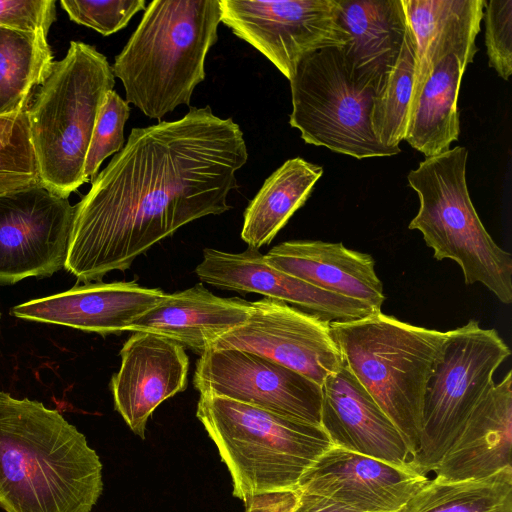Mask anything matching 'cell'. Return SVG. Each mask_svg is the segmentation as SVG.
Instances as JSON below:
<instances>
[{"mask_svg":"<svg viewBox=\"0 0 512 512\" xmlns=\"http://www.w3.org/2000/svg\"><path fill=\"white\" fill-rule=\"evenodd\" d=\"M247 160L240 126L210 106L133 128L74 206L64 268L80 282H99L180 227L228 211Z\"/></svg>","mask_w":512,"mask_h":512,"instance_id":"cell-1","label":"cell"},{"mask_svg":"<svg viewBox=\"0 0 512 512\" xmlns=\"http://www.w3.org/2000/svg\"><path fill=\"white\" fill-rule=\"evenodd\" d=\"M103 466L85 435L57 410L0 391V508L91 512Z\"/></svg>","mask_w":512,"mask_h":512,"instance_id":"cell-2","label":"cell"},{"mask_svg":"<svg viewBox=\"0 0 512 512\" xmlns=\"http://www.w3.org/2000/svg\"><path fill=\"white\" fill-rule=\"evenodd\" d=\"M220 22L219 0L150 2L112 66L125 101L159 122L189 105L206 77V56L218 40Z\"/></svg>","mask_w":512,"mask_h":512,"instance_id":"cell-3","label":"cell"},{"mask_svg":"<svg viewBox=\"0 0 512 512\" xmlns=\"http://www.w3.org/2000/svg\"><path fill=\"white\" fill-rule=\"evenodd\" d=\"M196 416L230 472L243 503L298 490L306 470L333 447L321 426L215 395L200 394Z\"/></svg>","mask_w":512,"mask_h":512,"instance_id":"cell-4","label":"cell"},{"mask_svg":"<svg viewBox=\"0 0 512 512\" xmlns=\"http://www.w3.org/2000/svg\"><path fill=\"white\" fill-rule=\"evenodd\" d=\"M330 325L345 365L399 430L412 459L419 447L426 384L446 332L381 311Z\"/></svg>","mask_w":512,"mask_h":512,"instance_id":"cell-5","label":"cell"},{"mask_svg":"<svg viewBox=\"0 0 512 512\" xmlns=\"http://www.w3.org/2000/svg\"><path fill=\"white\" fill-rule=\"evenodd\" d=\"M115 76L94 46L71 41L26 110L41 183L68 198L86 182L85 159L99 109Z\"/></svg>","mask_w":512,"mask_h":512,"instance_id":"cell-6","label":"cell"},{"mask_svg":"<svg viewBox=\"0 0 512 512\" xmlns=\"http://www.w3.org/2000/svg\"><path fill=\"white\" fill-rule=\"evenodd\" d=\"M468 150L463 146L426 157L408 173L419 210L408 225L418 230L433 257L461 268L467 285L479 282L504 304L512 302V255L482 224L466 182Z\"/></svg>","mask_w":512,"mask_h":512,"instance_id":"cell-7","label":"cell"},{"mask_svg":"<svg viewBox=\"0 0 512 512\" xmlns=\"http://www.w3.org/2000/svg\"><path fill=\"white\" fill-rule=\"evenodd\" d=\"M343 47L319 50L299 63L289 81L290 125L307 144L356 159L400 153L383 146L372 131L373 100L382 83L355 68Z\"/></svg>","mask_w":512,"mask_h":512,"instance_id":"cell-8","label":"cell"},{"mask_svg":"<svg viewBox=\"0 0 512 512\" xmlns=\"http://www.w3.org/2000/svg\"><path fill=\"white\" fill-rule=\"evenodd\" d=\"M510 354L495 329L482 328L474 319L446 331L425 388L419 447L410 461L416 472L427 476L434 470Z\"/></svg>","mask_w":512,"mask_h":512,"instance_id":"cell-9","label":"cell"},{"mask_svg":"<svg viewBox=\"0 0 512 512\" xmlns=\"http://www.w3.org/2000/svg\"><path fill=\"white\" fill-rule=\"evenodd\" d=\"M219 1L221 22L289 81L305 57L350 40L339 18L338 0Z\"/></svg>","mask_w":512,"mask_h":512,"instance_id":"cell-10","label":"cell"},{"mask_svg":"<svg viewBox=\"0 0 512 512\" xmlns=\"http://www.w3.org/2000/svg\"><path fill=\"white\" fill-rule=\"evenodd\" d=\"M210 349H239L262 356L321 386L345 365L330 322L266 297L250 302L246 320Z\"/></svg>","mask_w":512,"mask_h":512,"instance_id":"cell-11","label":"cell"},{"mask_svg":"<svg viewBox=\"0 0 512 512\" xmlns=\"http://www.w3.org/2000/svg\"><path fill=\"white\" fill-rule=\"evenodd\" d=\"M193 385L200 394L228 398L320 426L322 386L250 352L205 351L197 361Z\"/></svg>","mask_w":512,"mask_h":512,"instance_id":"cell-12","label":"cell"},{"mask_svg":"<svg viewBox=\"0 0 512 512\" xmlns=\"http://www.w3.org/2000/svg\"><path fill=\"white\" fill-rule=\"evenodd\" d=\"M74 206L42 184L0 195V284L64 268Z\"/></svg>","mask_w":512,"mask_h":512,"instance_id":"cell-13","label":"cell"},{"mask_svg":"<svg viewBox=\"0 0 512 512\" xmlns=\"http://www.w3.org/2000/svg\"><path fill=\"white\" fill-rule=\"evenodd\" d=\"M195 273L214 287L261 294L330 323L378 312L366 303L325 291L270 266L264 254L250 247L238 253L206 248Z\"/></svg>","mask_w":512,"mask_h":512,"instance_id":"cell-14","label":"cell"},{"mask_svg":"<svg viewBox=\"0 0 512 512\" xmlns=\"http://www.w3.org/2000/svg\"><path fill=\"white\" fill-rule=\"evenodd\" d=\"M428 481L412 467L333 446L306 470L298 490L360 512H398Z\"/></svg>","mask_w":512,"mask_h":512,"instance_id":"cell-15","label":"cell"},{"mask_svg":"<svg viewBox=\"0 0 512 512\" xmlns=\"http://www.w3.org/2000/svg\"><path fill=\"white\" fill-rule=\"evenodd\" d=\"M121 365L110 382L114 408L141 439L149 418L166 399L185 390L189 359L178 342L135 332L124 343Z\"/></svg>","mask_w":512,"mask_h":512,"instance_id":"cell-16","label":"cell"},{"mask_svg":"<svg viewBox=\"0 0 512 512\" xmlns=\"http://www.w3.org/2000/svg\"><path fill=\"white\" fill-rule=\"evenodd\" d=\"M166 292L136 281L95 282L14 306L11 315L100 335L120 334Z\"/></svg>","mask_w":512,"mask_h":512,"instance_id":"cell-17","label":"cell"},{"mask_svg":"<svg viewBox=\"0 0 512 512\" xmlns=\"http://www.w3.org/2000/svg\"><path fill=\"white\" fill-rule=\"evenodd\" d=\"M320 426L334 447L411 467L404 438L346 365L322 385Z\"/></svg>","mask_w":512,"mask_h":512,"instance_id":"cell-18","label":"cell"},{"mask_svg":"<svg viewBox=\"0 0 512 512\" xmlns=\"http://www.w3.org/2000/svg\"><path fill=\"white\" fill-rule=\"evenodd\" d=\"M512 372L494 383L432 472L444 482L479 480L512 469Z\"/></svg>","mask_w":512,"mask_h":512,"instance_id":"cell-19","label":"cell"},{"mask_svg":"<svg viewBox=\"0 0 512 512\" xmlns=\"http://www.w3.org/2000/svg\"><path fill=\"white\" fill-rule=\"evenodd\" d=\"M265 259L270 266L315 287L381 311L383 284L370 254L348 249L340 242L291 240L274 246Z\"/></svg>","mask_w":512,"mask_h":512,"instance_id":"cell-20","label":"cell"},{"mask_svg":"<svg viewBox=\"0 0 512 512\" xmlns=\"http://www.w3.org/2000/svg\"><path fill=\"white\" fill-rule=\"evenodd\" d=\"M250 302L214 295L201 283L166 293L128 327L131 332L164 336L202 354L223 334L244 322Z\"/></svg>","mask_w":512,"mask_h":512,"instance_id":"cell-21","label":"cell"},{"mask_svg":"<svg viewBox=\"0 0 512 512\" xmlns=\"http://www.w3.org/2000/svg\"><path fill=\"white\" fill-rule=\"evenodd\" d=\"M477 51L474 44L439 60L409 109L404 140L425 157L448 151L459 138L460 84Z\"/></svg>","mask_w":512,"mask_h":512,"instance_id":"cell-22","label":"cell"},{"mask_svg":"<svg viewBox=\"0 0 512 512\" xmlns=\"http://www.w3.org/2000/svg\"><path fill=\"white\" fill-rule=\"evenodd\" d=\"M485 2L401 0L415 43V72L409 109L439 60L475 44Z\"/></svg>","mask_w":512,"mask_h":512,"instance_id":"cell-23","label":"cell"},{"mask_svg":"<svg viewBox=\"0 0 512 512\" xmlns=\"http://www.w3.org/2000/svg\"><path fill=\"white\" fill-rule=\"evenodd\" d=\"M350 36L343 47L355 68L382 84L401 50L407 18L401 0H338Z\"/></svg>","mask_w":512,"mask_h":512,"instance_id":"cell-24","label":"cell"},{"mask_svg":"<svg viewBox=\"0 0 512 512\" xmlns=\"http://www.w3.org/2000/svg\"><path fill=\"white\" fill-rule=\"evenodd\" d=\"M323 168L301 157L285 161L263 183L244 212L241 238L253 249L269 244L309 198Z\"/></svg>","mask_w":512,"mask_h":512,"instance_id":"cell-25","label":"cell"},{"mask_svg":"<svg viewBox=\"0 0 512 512\" xmlns=\"http://www.w3.org/2000/svg\"><path fill=\"white\" fill-rule=\"evenodd\" d=\"M42 31L0 27V115L26 111L54 65Z\"/></svg>","mask_w":512,"mask_h":512,"instance_id":"cell-26","label":"cell"},{"mask_svg":"<svg viewBox=\"0 0 512 512\" xmlns=\"http://www.w3.org/2000/svg\"><path fill=\"white\" fill-rule=\"evenodd\" d=\"M398 512H512V469L479 480L429 479Z\"/></svg>","mask_w":512,"mask_h":512,"instance_id":"cell-27","label":"cell"},{"mask_svg":"<svg viewBox=\"0 0 512 512\" xmlns=\"http://www.w3.org/2000/svg\"><path fill=\"white\" fill-rule=\"evenodd\" d=\"M415 72V43L407 22L399 55L377 91L371 112L376 139L387 148H400L404 140Z\"/></svg>","mask_w":512,"mask_h":512,"instance_id":"cell-28","label":"cell"},{"mask_svg":"<svg viewBox=\"0 0 512 512\" xmlns=\"http://www.w3.org/2000/svg\"><path fill=\"white\" fill-rule=\"evenodd\" d=\"M40 184L26 111L0 115V195Z\"/></svg>","mask_w":512,"mask_h":512,"instance_id":"cell-29","label":"cell"},{"mask_svg":"<svg viewBox=\"0 0 512 512\" xmlns=\"http://www.w3.org/2000/svg\"><path fill=\"white\" fill-rule=\"evenodd\" d=\"M130 115L129 104L109 91L101 104L85 159L84 178L93 180L102 162L124 147V127Z\"/></svg>","mask_w":512,"mask_h":512,"instance_id":"cell-30","label":"cell"},{"mask_svg":"<svg viewBox=\"0 0 512 512\" xmlns=\"http://www.w3.org/2000/svg\"><path fill=\"white\" fill-rule=\"evenodd\" d=\"M70 20L103 36L118 32L132 17L145 10V0H61Z\"/></svg>","mask_w":512,"mask_h":512,"instance_id":"cell-31","label":"cell"},{"mask_svg":"<svg viewBox=\"0 0 512 512\" xmlns=\"http://www.w3.org/2000/svg\"><path fill=\"white\" fill-rule=\"evenodd\" d=\"M484 9L489 66L508 80L512 74V0L486 1Z\"/></svg>","mask_w":512,"mask_h":512,"instance_id":"cell-32","label":"cell"},{"mask_svg":"<svg viewBox=\"0 0 512 512\" xmlns=\"http://www.w3.org/2000/svg\"><path fill=\"white\" fill-rule=\"evenodd\" d=\"M56 14L54 0H0V27L48 35Z\"/></svg>","mask_w":512,"mask_h":512,"instance_id":"cell-33","label":"cell"},{"mask_svg":"<svg viewBox=\"0 0 512 512\" xmlns=\"http://www.w3.org/2000/svg\"><path fill=\"white\" fill-rule=\"evenodd\" d=\"M299 498V490L257 495L244 503L245 512H291Z\"/></svg>","mask_w":512,"mask_h":512,"instance_id":"cell-34","label":"cell"},{"mask_svg":"<svg viewBox=\"0 0 512 512\" xmlns=\"http://www.w3.org/2000/svg\"><path fill=\"white\" fill-rule=\"evenodd\" d=\"M291 512H360L349 506L299 490V498Z\"/></svg>","mask_w":512,"mask_h":512,"instance_id":"cell-35","label":"cell"},{"mask_svg":"<svg viewBox=\"0 0 512 512\" xmlns=\"http://www.w3.org/2000/svg\"><path fill=\"white\" fill-rule=\"evenodd\" d=\"M0 318H1V316H0Z\"/></svg>","mask_w":512,"mask_h":512,"instance_id":"cell-36","label":"cell"}]
</instances>
